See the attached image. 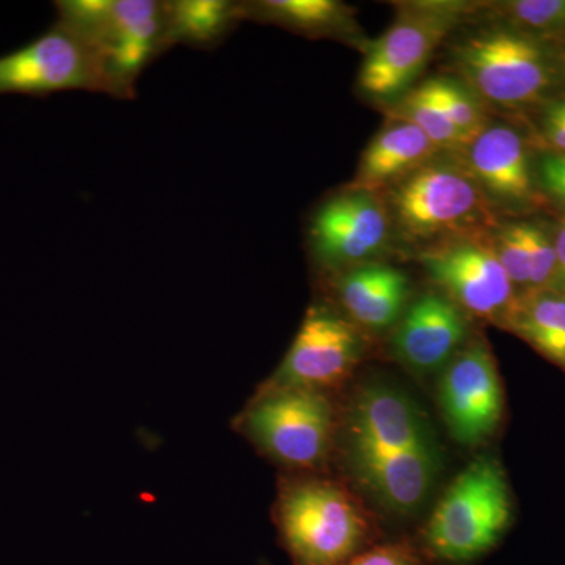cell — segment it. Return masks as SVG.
<instances>
[{"instance_id":"cell-10","label":"cell","mask_w":565,"mask_h":565,"mask_svg":"<svg viewBox=\"0 0 565 565\" xmlns=\"http://www.w3.org/2000/svg\"><path fill=\"white\" fill-rule=\"evenodd\" d=\"M490 232L440 241L419 262L465 313L503 323L514 303V285L494 253Z\"/></svg>"},{"instance_id":"cell-24","label":"cell","mask_w":565,"mask_h":565,"mask_svg":"<svg viewBox=\"0 0 565 565\" xmlns=\"http://www.w3.org/2000/svg\"><path fill=\"white\" fill-rule=\"evenodd\" d=\"M490 241L512 285L530 289V258L525 239V223H508L490 232Z\"/></svg>"},{"instance_id":"cell-5","label":"cell","mask_w":565,"mask_h":565,"mask_svg":"<svg viewBox=\"0 0 565 565\" xmlns=\"http://www.w3.org/2000/svg\"><path fill=\"white\" fill-rule=\"evenodd\" d=\"M434 158L388 189L392 222L408 241H445L492 230V204L463 159Z\"/></svg>"},{"instance_id":"cell-9","label":"cell","mask_w":565,"mask_h":565,"mask_svg":"<svg viewBox=\"0 0 565 565\" xmlns=\"http://www.w3.org/2000/svg\"><path fill=\"white\" fill-rule=\"evenodd\" d=\"M66 90L107 95V85L90 47L61 21L24 46L0 55V96L47 98Z\"/></svg>"},{"instance_id":"cell-7","label":"cell","mask_w":565,"mask_h":565,"mask_svg":"<svg viewBox=\"0 0 565 565\" xmlns=\"http://www.w3.org/2000/svg\"><path fill=\"white\" fill-rule=\"evenodd\" d=\"M471 10L470 3L451 0L401 3L393 24L367 47L360 88L381 102H397Z\"/></svg>"},{"instance_id":"cell-8","label":"cell","mask_w":565,"mask_h":565,"mask_svg":"<svg viewBox=\"0 0 565 565\" xmlns=\"http://www.w3.org/2000/svg\"><path fill=\"white\" fill-rule=\"evenodd\" d=\"M245 427L273 459L313 470L332 451L337 419L326 392L273 385L252 404Z\"/></svg>"},{"instance_id":"cell-12","label":"cell","mask_w":565,"mask_h":565,"mask_svg":"<svg viewBox=\"0 0 565 565\" xmlns=\"http://www.w3.org/2000/svg\"><path fill=\"white\" fill-rule=\"evenodd\" d=\"M438 405L459 444L476 446L493 437L504 414V392L489 344L473 338L444 367Z\"/></svg>"},{"instance_id":"cell-22","label":"cell","mask_w":565,"mask_h":565,"mask_svg":"<svg viewBox=\"0 0 565 565\" xmlns=\"http://www.w3.org/2000/svg\"><path fill=\"white\" fill-rule=\"evenodd\" d=\"M423 85L470 143L489 126L486 103L462 81L437 76Z\"/></svg>"},{"instance_id":"cell-25","label":"cell","mask_w":565,"mask_h":565,"mask_svg":"<svg viewBox=\"0 0 565 565\" xmlns=\"http://www.w3.org/2000/svg\"><path fill=\"white\" fill-rule=\"evenodd\" d=\"M525 223L527 258H530V289H552L556 277L555 239L535 223Z\"/></svg>"},{"instance_id":"cell-15","label":"cell","mask_w":565,"mask_h":565,"mask_svg":"<svg viewBox=\"0 0 565 565\" xmlns=\"http://www.w3.org/2000/svg\"><path fill=\"white\" fill-rule=\"evenodd\" d=\"M460 154L492 206L516 211L537 202L530 154L516 129L489 125Z\"/></svg>"},{"instance_id":"cell-27","label":"cell","mask_w":565,"mask_h":565,"mask_svg":"<svg viewBox=\"0 0 565 565\" xmlns=\"http://www.w3.org/2000/svg\"><path fill=\"white\" fill-rule=\"evenodd\" d=\"M539 181L552 180L565 184V152H548L539 161Z\"/></svg>"},{"instance_id":"cell-6","label":"cell","mask_w":565,"mask_h":565,"mask_svg":"<svg viewBox=\"0 0 565 565\" xmlns=\"http://www.w3.org/2000/svg\"><path fill=\"white\" fill-rule=\"evenodd\" d=\"M449 58L482 102L505 109L539 102L559 73L548 43L511 25L463 36L451 47Z\"/></svg>"},{"instance_id":"cell-2","label":"cell","mask_w":565,"mask_h":565,"mask_svg":"<svg viewBox=\"0 0 565 565\" xmlns=\"http://www.w3.org/2000/svg\"><path fill=\"white\" fill-rule=\"evenodd\" d=\"M512 512L503 467L479 456L441 494L415 544L429 565H470L500 544Z\"/></svg>"},{"instance_id":"cell-26","label":"cell","mask_w":565,"mask_h":565,"mask_svg":"<svg viewBox=\"0 0 565 565\" xmlns=\"http://www.w3.org/2000/svg\"><path fill=\"white\" fill-rule=\"evenodd\" d=\"M344 565H429L415 541L377 542Z\"/></svg>"},{"instance_id":"cell-30","label":"cell","mask_w":565,"mask_h":565,"mask_svg":"<svg viewBox=\"0 0 565 565\" xmlns=\"http://www.w3.org/2000/svg\"><path fill=\"white\" fill-rule=\"evenodd\" d=\"M541 184L544 185L546 193H548L552 199H555L565 210V184L552 180H542Z\"/></svg>"},{"instance_id":"cell-4","label":"cell","mask_w":565,"mask_h":565,"mask_svg":"<svg viewBox=\"0 0 565 565\" xmlns=\"http://www.w3.org/2000/svg\"><path fill=\"white\" fill-rule=\"evenodd\" d=\"M277 523L294 565H344L377 544L362 503L329 479L289 482L278 500Z\"/></svg>"},{"instance_id":"cell-17","label":"cell","mask_w":565,"mask_h":565,"mask_svg":"<svg viewBox=\"0 0 565 565\" xmlns=\"http://www.w3.org/2000/svg\"><path fill=\"white\" fill-rule=\"evenodd\" d=\"M438 152L441 151L416 126L390 120L364 150L352 188L377 193L390 189Z\"/></svg>"},{"instance_id":"cell-21","label":"cell","mask_w":565,"mask_h":565,"mask_svg":"<svg viewBox=\"0 0 565 565\" xmlns=\"http://www.w3.org/2000/svg\"><path fill=\"white\" fill-rule=\"evenodd\" d=\"M388 120L416 126L441 152L460 154L470 145L423 84L394 102L388 109Z\"/></svg>"},{"instance_id":"cell-32","label":"cell","mask_w":565,"mask_h":565,"mask_svg":"<svg viewBox=\"0 0 565 565\" xmlns=\"http://www.w3.org/2000/svg\"><path fill=\"white\" fill-rule=\"evenodd\" d=\"M561 225L565 226V217H563V221H561Z\"/></svg>"},{"instance_id":"cell-29","label":"cell","mask_w":565,"mask_h":565,"mask_svg":"<svg viewBox=\"0 0 565 565\" xmlns=\"http://www.w3.org/2000/svg\"><path fill=\"white\" fill-rule=\"evenodd\" d=\"M555 247L557 256L556 277L552 289L565 294V226H557Z\"/></svg>"},{"instance_id":"cell-23","label":"cell","mask_w":565,"mask_h":565,"mask_svg":"<svg viewBox=\"0 0 565 565\" xmlns=\"http://www.w3.org/2000/svg\"><path fill=\"white\" fill-rule=\"evenodd\" d=\"M494 10L519 31L557 32L565 29V0H512Z\"/></svg>"},{"instance_id":"cell-1","label":"cell","mask_w":565,"mask_h":565,"mask_svg":"<svg viewBox=\"0 0 565 565\" xmlns=\"http://www.w3.org/2000/svg\"><path fill=\"white\" fill-rule=\"evenodd\" d=\"M343 448L355 484L394 515H414L444 471L440 444L423 408L384 382H371L353 394Z\"/></svg>"},{"instance_id":"cell-20","label":"cell","mask_w":565,"mask_h":565,"mask_svg":"<svg viewBox=\"0 0 565 565\" xmlns=\"http://www.w3.org/2000/svg\"><path fill=\"white\" fill-rule=\"evenodd\" d=\"M245 18L274 22L310 36L351 33L352 11L337 0H262L245 3Z\"/></svg>"},{"instance_id":"cell-11","label":"cell","mask_w":565,"mask_h":565,"mask_svg":"<svg viewBox=\"0 0 565 565\" xmlns=\"http://www.w3.org/2000/svg\"><path fill=\"white\" fill-rule=\"evenodd\" d=\"M392 215L377 192L349 188L330 196L313 212L308 245L319 266L348 270L373 263L392 233Z\"/></svg>"},{"instance_id":"cell-31","label":"cell","mask_w":565,"mask_h":565,"mask_svg":"<svg viewBox=\"0 0 565 565\" xmlns=\"http://www.w3.org/2000/svg\"><path fill=\"white\" fill-rule=\"evenodd\" d=\"M552 107H553V109H555L557 111H563V114H565V98L563 99V102L553 104Z\"/></svg>"},{"instance_id":"cell-19","label":"cell","mask_w":565,"mask_h":565,"mask_svg":"<svg viewBox=\"0 0 565 565\" xmlns=\"http://www.w3.org/2000/svg\"><path fill=\"white\" fill-rule=\"evenodd\" d=\"M166 10L167 50L177 44L211 50L245 20L244 3L230 0H174Z\"/></svg>"},{"instance_id":"cell-3","label":"cell","mask_w":565,"mask_h":565,"mask_svg":"<svg viewBox=\"0 0 565 565\" xmlns=\"http://www.w3.org/2000/svg\"><path fill=\"white\" fill-rule=\"evenodd\" d=\"M58 20L84 40L102 66L107 95L131 99L141 73L167 50L166 2L61 0Z\"/></svg>"},{"instance_id":"cell-28","label":"cell","mask_w":565,"mask_h":565,"mask_svg":"<svg viewBox=\"0 0 565 565\" xmlns=\"http://www.w3.org/2000/svg\"><path fill=\"white\" fill-rule=\"evenodd\" d=\"M545 134L556 147L557 152H565V117L550 110L545 118Z\"/></svg>"},{"instance_id":"cell-14","label":"cell","mask_w":565,"mask_h":565,"mask_svg":"<svg viewBox=\"0 0 565 565\" xmlns=\"http://www.w3.org/2000/svg\"><path fill=\"white\" fill-rule=\"evenodd\" d=\"M470 333L467 313L444 292H426L408 305L396 323L392 351L408 370L434 373L444 370Z\"/></svg>"},{"instance_id":"cell-16","label":"cell","mask_w":565,"mask_h":565,"mask_svg":"<svg viewBox=\"0 0 565 565\" xmlns=\"http://www.w3.org/2000/svg\"><path fill=\"white\" fill-rule=\"evenodd\" d=\"M338 296L356 327L385 330L396 326L407 310L411 281L390 264L366 263L344 270L338 281Z\"/></svg>"},{"instance_id":"cell-18","label":"cell","mask_w":565,"mask_h":565,"mask_svg":"<svg viewBox=\"0 0 565 565\" xmlns=\"http://www.w3.org/2000/svg\"><path fill=\"white\" fill-rule=\"evenodd\" d=\"M503 326L565 371V294L535 289L515 297Z\"/></svg>"},{"instance_id":"cell-13","label":"cell","mask_w":565,"mask_h":565,"mask_svg":"<svg viewBox=\"0 0 565 565\" xmlns=\"http://www.w3.org/2000/svg\"><path fill=\"white\" fill-rule=\"evenodd\" d=\"M360 327L332 308L313 305L275 374V386L326 392L343 384L362 362Z\"/></svg>"}]
</instances>
